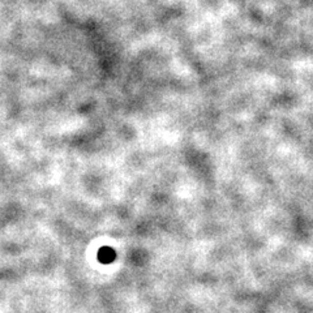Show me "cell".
Returning <instances> with one entry per match:
<instances>
[{"instance_id": "obj_1", "label": "cell", "mask_w": 313, "mask_h": 313, "mask_svg": "<svg viewBox=\"0 0 313 313\" xmlns=\"http://www.w3.org/2000/svg\"><path fill=\"white\" fill-rule=\"evenodd\" d=\"M97 259L101 264H112L116 259V252L112 247H102L98 251V255H97Z\"/></svg>"}]
</instances>
